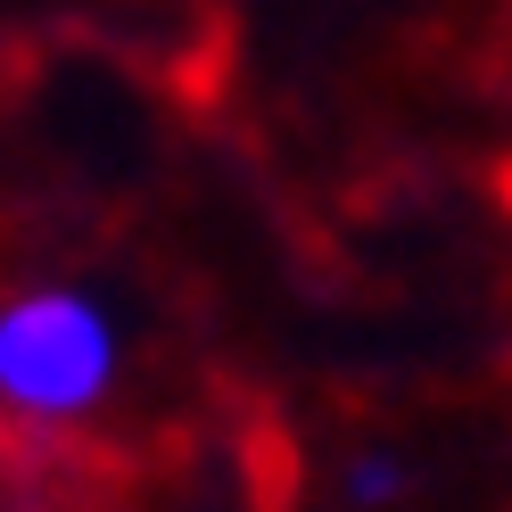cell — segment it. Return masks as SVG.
<instances>
[{
	"mask_svg": "<svg viewBox=\"0 0 512 512\" xmlns=\"http://www.w3.org/2000/svg\"><path fill=\"white\" fill-rule=\"evenodd\" d=\"M116 372L108 314L67 290H34L17 306H0V405L34 413V422H67Z\"/></svg>",
	"mask_w": 512,
	"mask_h": 512,
	"instance_id": "cell-1",
	"label": "cell"
},
{
	"mask_svg": "<svg viewBox=\"0 0 512 512\" xmlns=\"http://www.w3.org/2000/svg\"><path fill=\"white\" fill-rule=\"evenodd\" d=\"M389 488H397V471H380V463H372V471H356V496H364V504H380Z\"/></svg>",
	"mask_w": 512,
	"mask_h": 512,
	"instance_id": "cell-2",
	"label": "cell"
}]
</instances>
